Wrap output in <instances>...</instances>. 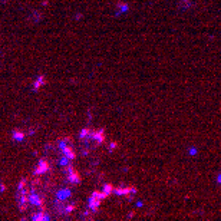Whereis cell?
I'll return each mask as SVG.
<instances>
[{"instance_id": "2", "label": "cell", "mask_w": 221, "mask_h": 221, "mask_svg": "<svg viewBox=\"0 0 221 221\" xmlns=\"http://www.w3.org/2000/svg\"><path fill=\"white\" fill-rule=\"evenodd\" d=\"M46 218H47V215L45 211H38L33 214V220H46Z\"/></svg>"}, {"instance_id": "1", "label": "cell", "mask_w": 221, "mask_h": 221, "mask_svg": "<svg viewBox=\"0 0 221 221\" xmlns=\"http://www.w3.org/2000/svg\"><path fill=\"white\" fill-rule=\"evenodd\" d=\"M45 171H47V162L45 160H40L39 161L38 167H36V174H42V172H45Z\"/></svg>"}]
</instances>
